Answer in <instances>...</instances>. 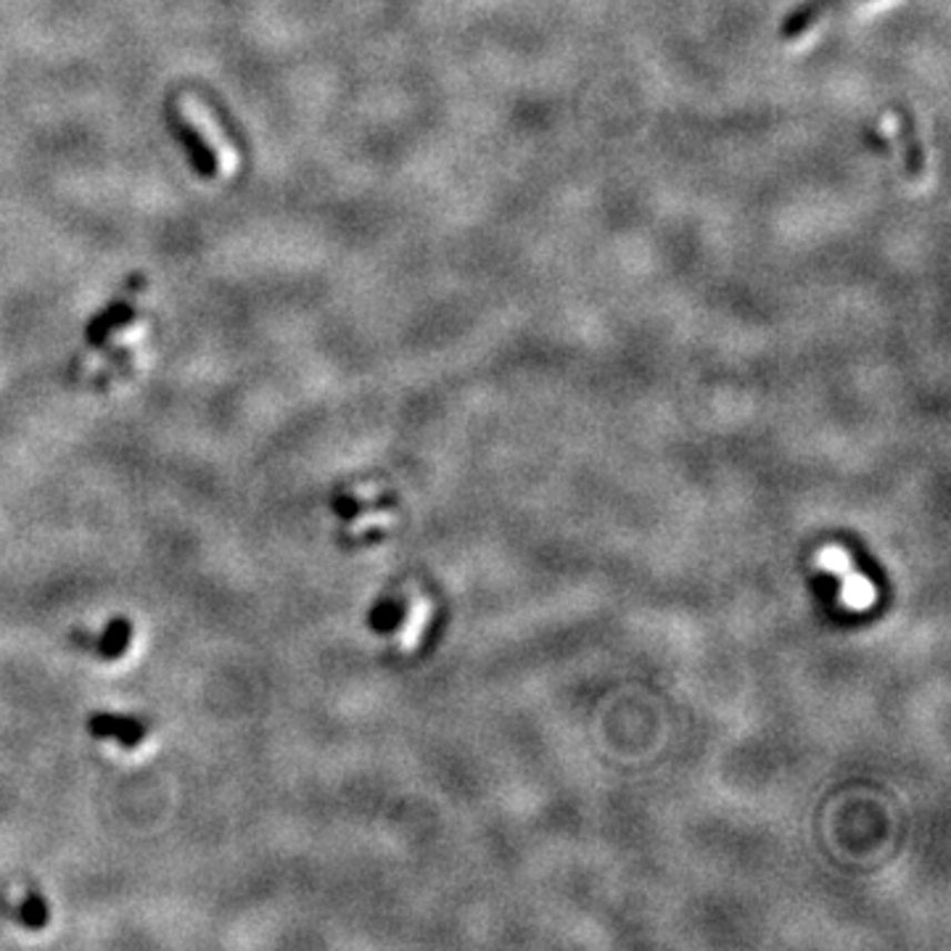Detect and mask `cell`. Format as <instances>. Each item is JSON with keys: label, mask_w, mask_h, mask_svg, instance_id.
<instances>
[{"label": "cell", "mask_w": 951, "mask_h": 951, "mask_svg": "<svg viewBox=\"0 0 951 951\" xmlns=\"http://www.w3.org/2000/svg\"><path fill=\"white\" fill-rule=\"evenodd\" d=\"M175 109H178L180 122H183L185 128H191L193 133L204 141L206 149H210L214 164H217L222 175H231V172L239 170V151H235L231 138L225 135V130H222L217 117L212 114L210 107H206L199 95L180 93L175 101Z\"/></svg>", "instance_id": "1"}, {"label": "cell", "mask_w": 951, "mask_h": 951, "mask_svg": "<svg viewBox=\"0 0 951 951\" xmlns=\"http://www.w3.org/2000/svg\"><path fill=\"white\" fill-rule=\"evenodd\" d=\"M817 568L841 579V603L849 610H870L878 600V589L864 574L853 568L851 555L843 547L830 545L817 553Z\"/></svg>", "instance_id": "2"}, {"label": "cell", "mask_w": 951, "mask_h": 951, "mask_svg": "<svg viewBox=\"0 0 951 951\" xmlns=\"http://www.w3.org/2000/svg\"><path fill=\"white\" fill-rule=\"evenodd\" d=\"M88 732L99 740L114 738L124 748H138L145 740V735H149V727L135 717L99 711L88 719Z\"/></svg>", "instance_id": "3"}, {"label": "cell", "mask_w": 951, "mask_h": 951, "mask_svg": "<svg viewBox=\"0 0 951 951\" xmlns=\"http://www.w3.org/2000/svg\"><path fill=\"white\" fill-rule=\"evenodd\" d=\"M843 3H849V0H801V3H798L793 11H788V17L782 19L780 40L793 43V40L803 38L824 13L841 9Z\"/></svg>", "instance_id": "4"}, {"label": "cell", "mask_w": 951, "mask_h": 951, "mask_svg": "<svg viewBox=\"0 0 951 951\" xmlns=\"http://www.w3.org/2000/svg\"><path fill=\"white\" fill-rule=\"evenodd\" d=\"M893 114H897L899 120V138H901V149H904V164H907L909 178H920L922 172H925V151H922L918 124H914L912 111L897 103V107H893Z\"/></svg>", "instance_id": "5"}, {"label": "cell", "mask_w": 951, "mask_h": 951, "mask_svg": "<svg viewBox=\"0 0 951 951\" xmlns=\"http://www.w3.org/2000/svg\"><path fill=\"white\" fill-rule=\"evenodd\" d=\"M130 643H133V624L117 616V619L107 624V629L99 637V656L103 661H117L130 648Z\"/></svg>", "instance_id": "6"}, {"label": "cell", "mask_w": 951, "mask_h": 951, "mask_svg": "<svg viewBox=\"0 0 951 951\" xmlns=\"http://www.w3.org/2000/svg\"><path fill=\"white\" fill-rule=\"evenodd\" d=\"M19 922H22L24 928L30 930H40L48 925V920H51V907H48L45 897H40L38 891H27V897L22 904H19Z\"/></svg>", "instance_id": "7"}, {"label": "cell", "mask_w": 951, "mask_h": 951, "mask_svg": "<svg viewBox=\"0 0 951 951\" xmlns=\"http://www.w3.org/2000/svg\"><path fill=\"white\" fill-rule=\"evenodd\" d=\"M428 619H432V606H428L426 600H418L413 606V614H409V629H407L409 640H418L423 629H426Z\"/></svg>", "instance_id": "8"}]
</instances>
